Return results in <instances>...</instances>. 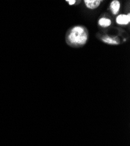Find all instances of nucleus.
I'll return each instance as SVG.
<instances>
[{
  "instance_id": "obj_1",
  "label": "nucleus",
  "mask_w": 130,
  "mask_h": 146,
  "mask_svg": "<svg viewBox=\"0 0 130 146\" xmlns=\"http://www.w3.org/2000/svg\"><path fill=\"white\" fill-rule=\"evenodd\" d=\"M88 39V34L84 28L77 26L69 32L68 40L74 45L84 44Z\"/></svg>"
},
{
  "instance_id": "obj_2",
  "label": "nucleus",
  "mask_w": 130,
  "mask_h": 146,
  "mask_svg": "<svg viewBox=\"0 0 130 146\" xmlns=\"http://www.w3.org/2000/svg\"><path fill=\"white\" fill-rule=\"evenodd\" d=\"M130 22V14L120 15L116 18V22L119 25H127Z\"/></svg>"
},
{
  "instance_id": "obj_3",
  "label": "nucleus",
  "mask_w": 130,
  "mask_h": 146,
  "mask_svg": "<svg viewBox=\"0 0 130 146\" xmlns=\"http://www.w3.org/2000/svg\"><path fill=\"white\" fill-rule=\"evenodd\" d=\"M84 2L88 8L93 9L98 8L100 5L102 1H99V0H85Z\"/></svg>"
},
{
  "instance_id": "obj_4",
  "label": "nucleus",
  "mask_w": 130,
  "mask_h": 146,
  "mask_svg": "<svg viewBox=\"0 0 130 146\" xmlns=\"http://www.w3.org/2000/svg\"><path fill=\"white\" fill-rule=\"evenodd\" d=\"M120 8V4L119 1L114 0L110 4V9L112 12V13L114 15H116L119 13V11Z\"/></svg>"
},
{
  "instance_id": "obj_5",
  "label": "nucleus",
  "mask_w": 130,
  "mask_h": 146,
  "mask_svg": "<svg viewBox=\"0 0 130 146\" xmlns=\"http://www.w3.org/2000/svg\"><path fill=\"white\" fill-rule=\"evenodd\" d=\"M111 21L106 18H102L99 20V25L102 27H108L111 25Z\"/></svg>"
},
{
  "instance_id": "obj_6",
  "label": "nucleus",
  "mask_w": 130,
  "mask_h": 146,
  "mask_svg": "<svg viewBox=\"0 0 130 146\" xmlns=\"http://www.w3.org/2000/svg\"><path fill=\"white\" fill-rule=\"evenodd\" d=\"M103 41L106 43L109 44H119V42H117L115 39L110 38L109 36H106V37H104L102 39Z\"/></svg>"
},
{
  "instance_id": "obj_7",
  "label": "nucleus",
  "mask_w": 130,
  "mask_h": 146,
  "mask_svg": "<svg viewBox=\"0 0 130 146\" xmlns=\"http://www.w3.org/2000/svg\"><path fill=\"white\" fill-rule=\"evenodd\" d=\"M67 2H68L69 5H73L75 3L76 1L75 0H67Z\"/></svg>"
}]
</instances>
